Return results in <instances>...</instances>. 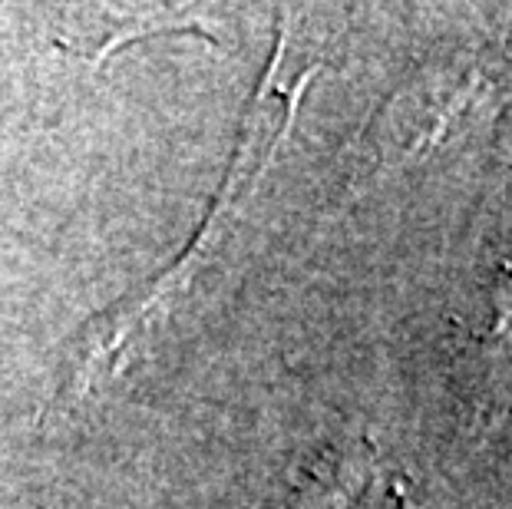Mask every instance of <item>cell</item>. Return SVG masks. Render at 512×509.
<instances>
[{
	"mask_svg": "<svg viewBox=\"0 0 512 509\" xmlns=\"http://www.w3.org/2000/svg\"><path fill=\"white\" fill-rule=\"evenodd\" d=\"M294 509H403V496L394 476L380 467L377 453L361 447L324 460Z\"/></svg>",
	"mask_w": 512,
	"mask_h": 509,
	"instance_id": "cell-1",
	"label": "cell"
}]
</instances>
